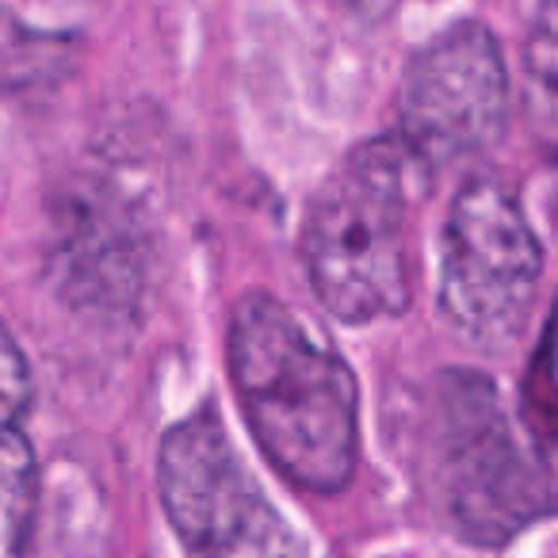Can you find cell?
Segmentation results:
<instances>
[{
  "label": "cell",
  "instance_id": "obj_8",
  "mask_svg": "<svg viewBox=\"0 0 558 558\" xmlns=\"http://www.w3.org/2000/svg\"><path fill=\"white\" fill-rule=\"evenodd\" d=\"M39 471L35 451L20 428L0 433V558H24L35 520Z\"/></svg>",
  "mask_w": 558,
  "mask_h": 558
},
{
  "label": "cell",
  "instance_id": "obj_9",
  "mask_svg": "<svg viewBox=\"0 0 558 558\" xmlns=\"http://www.w3.org/2000/svg\"><path fill=\"white\" fill-rule=\"evenodd\" d=\"M27 405H32V367H27L16 337L0 322V433L16 428Z\"/></svg>",
  "mask_w": 558,
  "mask_h": 558
},
{
  "label": "cell",
  "instance_id": "obj_2",
  "mask_svg": "<svg viewBox=\"0 0 558 558\" xmlns=\"http://www.w3.org/2000/svg\"><path fill=\"white\" fill-rule=\"evenodd\" d=\"M405 169L395 138L356 146L318 187L303 222V264L318 303L349 326L398 318L410 306Z\"/></svg>",
  "mask_w": 558,
  "mask_h": 558
},
{
  "label": "cell",
  "instance_id": "obj_4",
  "mask_svg": "<svg viewBox=\"0 0 558 558\" xmlns=\"http://www.w3.org/2000/svg\"><path fill=\"white\" fill-rule=\"evenodd\" d=\"M539 276L543 248L512 187L494 177L466 180L444 226V322L474 349H505L527 326Z\"/></svg>",
  "mask_w": 558,
  "mask_h": 558
},
{
  "label": "cell",
  "instance_id": "obj_7",
  "mask_svg": "<svg viewBox=\"0 0 558 558\" xmlns=\"http://www.w3.org/2000/svg\"><path fill=\"white\" fill-rule=\"evenodd\" d=\"M524 111L535 146L558 169V0L539 4L524 47Z\"/></svg>",
  "mask_w": 558,
  "mask_h": 558
},
{
  "label": "cell",
  "instance_id": "obj_6",
  "mask_svg": "<svg viewBox=\"0 0 558 558\" xmlns=\"http://www.w3.org/2000/svg\"><path fill=\"white\" fill-rule=\"evenodd\" d=\"M509 70L486 24H456L413 54L402 81V146L413 161L451 165L505 131Z\"/></svg>",
  "mask_w": 558,
  "mask_h": 558
},
{
  "label": "cell",
  "instance_id": "obj_3",
  "mask_svg": "<svg viewBox=\"0 0 558 558\" xmlns=\"http://www.w3.org/2000/svg\"><path fill=\"white\" fill-rule=\"evenodd\" d=\"M428 466L444 517L459 535L486 547L505 543L550 505L547 482L517 444L494 387L482 375L451 372L440 383Z\"/></svg>",
  "mask_w": 558,
  "mask_h": 558
},
{
  "label": "cell",
  "instance_id": "obj_5",
  "mask_svg": "<svg viewBox=\"0 0 558 558\" xmlns=\"http://www.w3.org/2000/svg\"><path fill=\"white\" fill-rule=\"evenodd\" d=\"M157 486L192 558H311L210 410L169 428Z\"/></svg>",
  "mask_w": 558,
  "mask_h": 558
},
{
  "label": "cell",
  "instance_id": "obj_10",
  "mask_svg": "<svg viewBox=\"0 0 558 558\" xmlns=\"http://www.w3.org/2000/svg\"><path fill=\"white\" fill-rule=\"evenodd\" d=\"M532 4H535V9H539V4H547V0H532Z\"/></svg>",
  "mask_w": 558,
  "mask_h": 558
},
{
  "label": "cell",
  "instance_id": "obj_1",
  "mask_svg": "<svg viewBox=\"0 0 558 558\" xmlns=\"http://www.w3.org/2000/svg\"><path fill=\"white\" fill-rule=\"evenodd\" d=\"M226 360L268 463L311 494H341L360 459L352 367L268 291H245L233 303Z\"/></svg>",
  "mask_w": 558,
  "mask_h": 558
}]
</instances>
